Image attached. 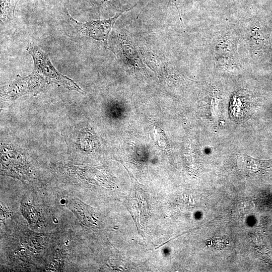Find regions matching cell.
Masks as SVG:
<instances>
[{
    "mask_svg": "<svg viewBox=\"0 0 272 272\" xmlns=\"http://www.w3.org/2000/svg\"><path fill=\"white\" fill-rule=\"evenodd\" d=\"M26 50L31 55L34 62L33 71L41 75L48 84H54L70 90L83 91L74 81L60 73L52 64L48 55L39 46L29 43Z\"/></svg>",
    "mask_w": 272,
    "mask_h": 272,
    "instance_id": "obj_1",
    "label": "cell"
},
{
    "mask_svg": "<svg viewBox=\"0 0 272 272\" xmlns=\"http://www.w3.org/2000/svg\"><path fill=\"white\" fill-rule=\"evenodd\" d=\"M242 158L246 169L250 173L263 174L269 168L268 160L255 159L245 154Z\"/></svg>",
    "mask_w": 272,
    "mask_h": 272,
    "instance_id": "obj_4",
    "label": "cell"
},
{
    "mask_svg": "<svg viewBox=\"0 0 272 272\" xmlns=\"http://www.w3.org/2000/svg\"><path fill=\"white\" fill-rule=\"evenodd\" d=\"M17 78L11 83L3 86L1 95L8 99H15L26 95H36L49 85L39 74L33 71L28 76Z\"/></svg>",
    "mask_w": 272,
    "mask_h": 272,
    "instance_id": "obj_3",
    "label": "cell"
},
{
    "mask_svg": "<svg viewBox=\"0 0 272 272\" xmlns=\"http://www.w3.org/2000/svg\"><path fill=\"white\" fill-rule=\"evenodd\" d=\"M117 0H86L91 5L96 7H104L111 5Z\"/></svg>",
    "mask_w": 272,
    "mask_h": 272,
    "instance_id": "obj_6",
    "label": "cell"
},
{
    "mask_svg": "<svg viewBox=\"0 0 272 272\" xmlns=\"http://www.w3.org/2000/svg\"><path fill=\"white\" fill-rule=\"evenodd\" d=\"M134 6L129 9L122 10L108 19L92 20L86 22H79L73 18L66 9L65 12L71 26L77 34L97 41H103L106 44L111 30L118 18L123 13L132 9Z\"/></svg>",
    "mask_w": 272,
    "mask_h": 272,
    "instance_id": "obj_2",
    "label": "cell"
},
{
    "mask_svg": "<svg viewBox=\"0 0 272 272\" xmlns=\"http://www.w3.org/2000/svg\"><path fill=\"white\" fill-rule=\"evenodd\" d=\"M18 0H0V19L1 26L14 19Z\"/></svg>",
    "mask_w": 272,
    "mask_h": 272,
    "instance_id": "obj_5",
    "label": "cell"
},
{
    "mask_svg": "<svg viewBox=\"0 0 272 272\" xmlns=\"http://www.w3.org/2000/svg\"><path fill=\"white\" fill-rule=\"evenodd\" d=\"M173 3L175 4V5L176 6L178 11V9L177 8V0H172Z\"/></svg>",
    "mask_w": 272,
    "mask_h": 272,
    "instance_id": "obj_7",
    "label": "cell"
}]
</instances>
